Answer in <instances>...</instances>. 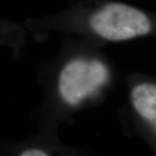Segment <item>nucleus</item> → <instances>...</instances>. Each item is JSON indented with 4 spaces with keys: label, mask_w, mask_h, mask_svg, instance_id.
<instances>
[{
    "label": "nucleus",
    "mask_w": 156,
    "mask_h": 156,
    "mask_svg": "<svg viewBox=\"0 0 156 156\" xmlns=\"http://www.w3.org/2000/svg\"><path fill=\"white\" fill-rule=\"evenodd\" d=\"M83 42L62 50L46 73L43 114L48 132L80 110L101 103L115 83V69L99 45Z\"/></svg>",
    "instance_id": "nucleus-1"
},
{
    "label": "nucleus",
    "mask_w": 156,
    "mask_h": 156,
    "mask_svg": "<svg viewBox=\"0 0 156 156\" xmlns=\"http://www.w3.org/2000/svg\"><path fill=\"white\" fill-rule=\"evenodd\" d=\"M34 23L37 40H44L50 32H61L79 36L100 45L156 36V15L116 1L68 11Z\"/></svg>",
    "instance_id": "nucleus-2"
},
{
    "label": "nucleus",
    "mask_w": 156,
    "mask_h": 156,
    "mask_svg": "<svg viewBox=\"0 0 156 156\" xmlns=\"http://www.w3.org/2000/svg\"><path fill=\"white\" fill-rule=\"evenodd\" d=\"M128 101L134 122L156 150V79L133 77L128 86Z\"/></svg>",
    "instance_id": "nucleus-3"
}]
</instances>
